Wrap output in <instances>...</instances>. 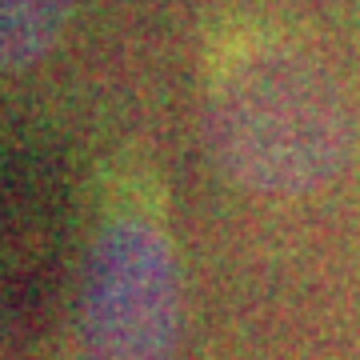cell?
Returning <instances> with one entry per match:
<instances>
[{"label":"cell","instance_id":"7a4b0ae2","mask_svg":"<svg viewBox=\"0 0 360 360\" xmlns=\"http://www.w3.org/2000/svg\"><path fill=\"white\" fill-rule=\"evenodd\" d=\"M180 272L160 220L116 208L80 272V360H176Z\"/></svg>","mask_w":360,"mask_h":360},{"label":"cell","instance_id":"6da1fadb","mask_svg":"<svg viewBox=\"0 0 360 360\" xmlns=\"http://www.w3.org/2000/svg\"><path fill=\"white\" fill-rule=\"evenodd\" d=\"M208 136L220 168L257 193H309L340 168L345 112L309 56L245 40L212 72Z\"/></svg>","mask_w":360,"mask_h":360},{"label":"cell","instance_id":"3957f363","mask_svg":"<svg viewBox=\"0 0 360 360\" xmlns=\"http://www.w3.org/2000/svg\"><path fill=\"white\" fill-rule=\"evenodd\" d=\"M72 13V0H0V44L4 68L20 72L44 56L60 25Z\"/></svg>","mask_w":360,"mask_h":360}]
</instances>
